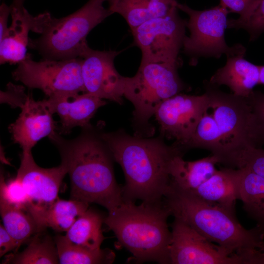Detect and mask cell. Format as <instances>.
I'll use <instances>...</instances> for the list:
<instances>
[{
  "label": "cell",
  "instance_id": "cell-1",
  "mask_svg": "<svg viewBox=\"0 0 264 264\" xmlns=\"http://www.w3.org/2000/svg\"><path fill=\"white\" fill-rule=\"evenodd\" d=\"M101 135L123 170V201H162L170 185V163L176 156L183 155L182 149L175 143L167 145L162 136H132L123 130L101 132Z\"/></svg>",
  "mask_w": 264,
  "mask_h": 264
},
{
  "label": "cell",
  "instance_id": "cell-2",
  "mask_svg": "<svg viewBox=\"0 0 264 264\" xmlns=\"http://www.w3.org/2000/svg\"><path fill=\"white\" fill-rule=\"evenodd\" d=\"M48 138L69 175L71 199L99 204L108 212L122 203V187L115 178L114 159L100 132L91 126L82 129L72 139L58 132Z\"/></svg>",
  "mask_w": 264,
  "mask_h": 264
},
{
  "label": "cell",
  "instance_id": "cell-3",
  "mask_svg": "<svg viewBox=\"0 0 264 264\" xmlns=\"http://www.w3.org/2000/svg\"><path fill=\"white\" fill-rule=\"evenodd\" d=\"M171 216L163 200L156 203L123 201L105 217L104 223L113 231L118 244L127 249L138 263L170 264Z\"/></svg>",
  "mask_w": 264,
  "mask_h": 264
},
{
  "label": "cell",
  "instance_id": "cell-4",
  "mask_svg": "<svg viewBox=\"0 0 264 264\" xmlns=\"http://www.w3.org/2000/svg\"><path fill=\"white\" fill-rule=\"evenodd\" d=\"M171 216L190 225L211 242L239 255L264 244V231L243 227L235 212L206 202L170 183L163 198Z\"/></svg>",
  "mask_w": 264,
  "mask_h": 264
},
{
  "label": "cell",
  "instance_id": "cell-5",
  "mask_svg": "<svg viewBox=\"0 0 264 264\" xmlns=\"http://www.w3.org/2000/svg\"><path fill=\"white\" fill-rule=\"evenodd\" d=\"M210 114L218 138L215 156L226 167L241 168L247 151L256 148L253 118L247 97L223 92L209 81L204 83Z\"/></svg>",
  "mask_w": 264,
  "mask_h": 264
},
{
  "label": "cell",
  "instance_id": "cell-6",
  "mask_svg": "<svg viewBox=\"0 0 264 264\" xmlns=\"http://www.w3.org/2000/svg\"><path fill=\"white\" fill-rule=\"evenodd\" d=\"M109 0H89L75 12L57 19L48 12L41 36L30 39L28 46L36 50L43 59L60 60L81 57L88 46L90 31L112 14L104 7Z\"/></svg>",
  "mask_w": 264,
  "mask_h": 264
},
{
  "label": "cell",
  "instance_id": "cell-7",
  "mask_svg": "<svg viewBox=\"0 0 264 264\" xmlns=\"http://www.w3.org/2000/svg\"><path fill=\"white\" fill-rule=\"evenodd\" d=\"M179 64L141 63L132 77H124L123 95L134 107L133 123L134 135H152L153 128L149 123L160 104L166 99L186 90L187 85L180 78Z\"/></svg>",
  "mask_w": 264,
  "mask_h": 264
},
{
  "label": "cell",
  "instance_id": "cell-8",
  "mask_svg": "<svg viewBox=\"0 0 264 264\" xmlns=\"http://www.w3.org/2000/svg\"><path fill=\"white\" fill-rule=\"evenodd\" d=\"M81 57L66 60L42 59L30 54L12 72L13 78L29 89H39L47 98L85 93Z\"/></svg>",
  "mask_w": 264,
  "mask_h": 264
},
{
  "label": "cell",
  "instance_id": "cell-9",
  "mask_svg": "<svg viewBox=\"0 0 264 264\" xmlns=\"http://www.w3.org/2000/svg\"><path fill=\"white\" fill-rule=\"evenodd\" d=\"M176 7L189 16L186 27L190 35L186 36L182 47L186 54L194 58H219L223 54L227 56L245 53L242 45L230 47L225 42V30L230 12L225 7L220 4L209 9L197 10L178 2Z\"/></svg>",
  "mask_w": 264,
  "mask_h": 264
},
{
  "label": "cell",
  "instance_id": "cell-10",
  "mask_svg": "<svg viewBox=\"0 0 264 264\" xmlns=\"http://www.w3.org/2000/svg\"><path fill=\"white\" fill-rule=\"evenodd\" d=\"M177 7L167 15L149 20L131 30L133 42L141 50V63H177L186 37L187 22Z\"/></svg>",
  "mask_w": 264,
  "mask_h": 264
},
{
  "label": "cell",
  "instance_id": "cell-11",
  "mask_svg": "<svg viewBox=\"0 0 264 264\" xmlns=\"http://www.w3.org/2000/svg\"><path fill=\"white\" fill-rule=\"evenodd\" d=\"M170 246L171 264H241L236 254L214 243L174 218Z\"/></svg>",
  "mask_w": 264,
  "mask_h": 264
},
{
  "label": "cell",
  "instance_id": "cell-12",
  "mask_svg": "<svg viewBox=\"0 0 264 264\" xmlns=\"http://www.w3.org/2000/svg\"><path fill=\"white\" fill-rule=\"evenodd\" d=\"M208 102L205 92L201 95L178 93L162 102L154 115L161 136L176 140L185 152Z\"/></svg>",
  "mask_w": 264,
  "mask_h": 264
},
{
  "label": "cell",
  "instance_id": "cell-13",
  "mask_svg": "<svg viewBox=\"0 0 264 264\" xmlns=\"http://www.w3.org/2000/svg\"><path fill=\"white\" fill-rule=\"evenodd\" d=\"M16 177L23 186L30 199L29 212L36 222L41 214L58 198L62 180L67 174L60 165L50 168L39 166L31 152H22Z\"/></svg>",
  "mask_w": 264,
  "mask_h": 264
},
{
  "label": "cell",
  "instance_id": "cell-14",
  "mask_svg": "<svg viewBox=\"0 0 264 264\" xmlns=\"http://www.w3.org/2000/svg\"><path fill=\"white\" fill-rule=\"evenodd\" d=\"M120 51H99L88 46L83 51L82 74L86 92L121 104L124 76L116 70L114 61Z\"/></svg>",
  "mask_w": 264,
  "mask_h": 264
},
{
  "label": "cell",
  "instance_id": "cell-15",
  "mask_svg": "<svg viewBox=\"0 0 264 264\" xmlns=\"http://www.w3.org/2000/svg\"><path fill=\"white\" fill-rule=\"evenodd\" d=\"M20 108L19 117L8 129L13 142L20 145L22 152H29L42 138L56 133L58 127L44 99L34 100L31 92Z\"/></svg>",
  "mask_w": 264,
  "mask_h": 264
},
{
  "label": "cell",
  "instance_id": "cell-16",
  "mask_svg": "<svg viewBox=\"0 0 264 264\" xmlns=\"http://www.w3.org/2000/svg\"><path fill=\"white\" fill-rule=\"evenodd\" d=\"M12 23L3 38L0 40V63L19 64L27 54L30 31L41 34L47 12L37 16L30 15L22 6L10 5Z\"/></svg>",
  "mask_w": 264,
  "mask_h": 264
},
{
  "label": "cell",
  "instance_id": "cell-17",
  "mask_svg": "<svg viewBox=\"0 0 264 264\" xmlns=\"http://www.w3.org/2000/svg\"><path fill=\"white\" fill-rule=\"evenodd\" d=\"M44 99L52 112L60 118V134H68L76 127L83 129L92 126L90 120L97 110L107 103L104 99L87 92Z\"/></svg>",
  "mask_w": 264,
  "mask_h": 264
},
{
  "label": "cell",
  "instance_id": "cell-18",
  "mask_svg": "<svg viewBox=\"0 0 264 264\" xmlns=\"http://www.w3.org/2000/svg\"><path fill=\"white\" fill-rule=\"evenodd\" d=\"M245 53L227 56L225 65L218 69L209 82L227 86L235 95L248 97L259 84V66L244 59Z\"/></svg>",
  "mask_w": 264,
  "mask_h": 264
},
{
  "label": "cell",
  "instance_id": "cell-19",
  "mask_svg": "<svg viewBox=\"0 0 264 264\" xmlns=\"http://www.w3.org/2000/svg\"><path fill=\"white\" fill-rule=\"evenodd\" d=\"M241 176V169L222 168L196 190L189 192L210 203L235 212L236 200L240 199Z\"/></svg>",
  "mask_w": 264,
  "mask_h": 264
},
{
  "label": "cell",
  "instance_id": "cell-20",
  "mask_svg": "<svg viewBox=\"0 0 264 264\" xmlns=\"http://www.w3.org/2000/svg\"><path fill=\"white\" fill-rule=\"evenodd\" d=\"M218 163L212 154L193 161H185L182 154L177 155L170 165L171 183L183 190L193 192L215 174Z\"/></svg>",
  "mask_w": 264,
  "mask_h": 264
},
{
  "label": "cell",
  "instance_id": "cell-21",
  "mask_svg": "<svg viewBox=\"0 0 264 264\" xmlns=\"http://www.w3.org/2000/svg\"><path fill=\"white\" fill-rule=\"evenodd\" d=\"M108 8L119 14L131 30L145 22L164 16L176 7V0H109Z\"/></svg>",
  "mask_w": 264,
  "mask_h": 264
},
{
  "label": "cell",
  "instance_id": "cell-22",
  "mask_svg": "<svg viewBox=\"0 0 264 264\" xmlns=\"http://www.w3.org/2000/svg\"><path fill=\"white\" fill-rule=\"evenodd\" d=\"M89 204L82 200L58 198L41 214L37 221L38 226L42 231L50 227L57 232H67L88 208Z\"/></svg>",
  "mask_w": 264,
  "mask_h": 264
},
{
  "label": "cell",
  "instance_id": "cell-23",
  "mask_svg": "<svg viewBox=\"0 0 264 264\" xmlns=\"http://www.w3.org/2000/svg\"><path fill=\"white\" fill-rule=\"evenodd\" d=\"M241 170L240 200L246 213L264 231V177L245 168Z\"/></svg>",
  "mask_w": 264,
  "mask_h": 264
},
{
  "label": "cell",
  "instance_id": "cell-24",
  "mask_svg": "<svg viewBox=\"0 0 264 264\" xmlns=\"http://www.w3.org/2000/svg\"><path fill=\"white\" fill-rule=\"evenodd\" d=\"M104 218L99 212L88 208L78 218L65 236L75 245L92 249L100 248L105 239L102 230Z\"/></svg>",
  "mask_w": 264,
  "mask_h": 264
},
{
  "label": "cell",
  "instance_id": "cell-25",
  "mask_svg": "<svg viewBox=\"0 0 264 264\" xmlns=\"http://www.w3.org/2000/svg\"><path fill=\"white\" fill-rule=\"evenodd\" d=\"M42 232L36 233L22 252H13L6 255L2 264H59L54 239L42 234Z\"/></svg>",
  "mask_w": 264,
  "mask_h": 264
},
{
  "label": "cell",
  "instance_id": "cell-26",
  "mask_svg": "<svg viewBox=\"0 0 264 264\" xmlns=\"http://www.w3.org/2000/svg\"><path fill=\"white\" fill-rule=\"evenodd\" d=\"M54 240L61 264H110L115 258L109 248L92 249L79 246L62 235L56 236Z\"/></svg>",
  "mask_w": 264,
  "mask_h": 264
},
{
  "label": "cell",
  "instance_id": "cell-27",
  "mask_svg": "<svg viewBox=\"0 0 264 264\" xmlns=\"http://www.w3.org/2000/svg\"><path fill=\"white\" fill-rule=\"evenodd\" d=\"M0 214L3 225L16 241L18 249L32 235L42 232L35 220L27 210L12 206L1 198Z\"/></svg>",
  "mask_w": 264,
  "mask_h": 264
},
{
  "label": "cell",
  "instance_id": "cell-28",
  "mask_svg": "<svg viewBox=\"0 0 264 264\" xmlns=\"http://www.w3.org/2000/svg\"><path fill=\"white\" fill-rule=\"evenodd\" d=\"M0 198L12 206L28 211L29 198L22 183L16 177L6 182L1 173Z\"/></svg>",
  "mask_w": 264,
  "mask_h": 264
},
{
  "label": "cell",
  "instance_id": "cell-29",
  "mask_svg": "<svg viewBox=\"0 0 264 264\" xmlns=\"http://www.w3.org/2000/svg\"><path fill=\"white\" fill-rule=\"evenodd\" d=\"M228 28L243 29L249 35L250 41H254L264 32V0L258 2L250 15L243 20H228Z\"/></svg>",
  "mask_w": 264,
  "mask_h": 264
},
{
  "label": "cell",
  "instance_id": "cell-30",
  "mask_svg": "<svg viewBox=\"0 0 264 264\" xmlns=\"http://www.w3.org/2000/svg\"><path fill=\"white\" fill-rule=\"evenodd\" d=\"M253 118V130L256 148L264 145V93L253 90L247 97Z\"/></svg>",
  "mask_w": 264,
  "mask_h": 264
},
{
  "label": "cell",
  "instance_id": "cell-31",
  "mask_svg": "<svg viewBox=\"0 0 264 264\" xmlns=\"http://www.w3.org/2000/svg\"><path fill=\"white\" fill-rule=\"evenodd\" d=\"M242 168H246L264 177V149H249L243 158Z\"/></svg>",
  "mask_w": 264,
  "mask_h": 264
},
{
  "label": "cell",
  "instance_id": "cell-32",
  "mask_svg": "<svg viewBox=\"0 0 264 264\" xmlns=\"http://www.w3.org/2000/svg\"><path fill=\"white\" fill-rule=\"evenodd\" d=\"M259 0H220V4L230 12L239 14L238 19L248 17L255 8Z\"/></svg>",
  "mask_w": 264,
  "mask_h": 264
},
{
  "label": "cell",
  "instance_id": "cell-33",
  "mask_svg": "<svg viewBox=\"0 0 264 264\" xmlns=\"http://www.w3.org/2000/svg\"><path fill=\"white\" fill-rule=\"evenodd\" d=\"M238 257L242 264H264V244L249 249Z\"/></svg>",
  "mask_w": 264,
  "mask_h": 264
},
{
  "label": "cell",
  "instance_id": "cell-34",
  "mask_svg": "<svg viewBox=\"0 0 264 264\" xmlns=\"http://www.w3.org/2000/svg\"><path fill=\"white\" fill-rule=\"evenodd\" d=\"M18 246L16 241L8 233L4 227L0 224V257L13 251L18 252Z\"/></svg>",
  "mask_w": 264,
  "mask_h": 264
},
{
  "label": "cell",
  "instance_id": "cell-35",
  "mask_svg": "<svg viewBox=\"0 0 264 264\" xmlns=\"http://www.w3.org/2000/svg\"><path fill=\"white\" fill-rule=\"evenodd\" d=\"M10 14V7L3 2L0 6V40L7 32L8 19Z\"/></svg>",
  "mask_w": 264,
  "mask_h": 264
},
{
  "label": "cell",
  "instance_id": "cell-36",
  "mask_svg": "<svg viewBox=\"0 0 264 264\" xmlns=\"http://www.w3.org/2000/svg\"><path fill=\"white\" fill-rule=\"evenodd\" d=\"M259 84L264 85V66H259Z\"/></svg>",
  "mask_w": 264,
  "mask_h": 264
},
{
  "label": "cell",
  "instance_id": "cell-37",
  "mask_svg": "<svg viewBox=\"0 0 264 264\" xmlns=\"http://www.w3.org/2000/svg\"><path fill=\"white\" fill-rule=\"evenodd\" d=\"M24 0H13V2L11 5L17 7H21L23 6Z\"/></svg>",
  "mask_w": 264,
  "mask_h": 264
}]
</instances>
